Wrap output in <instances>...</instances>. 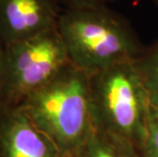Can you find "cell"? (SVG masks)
Segmentation results:
<instances>
[{"instance_id": "cell-1", "label": "cell", "mask_w": 158, "mask_h": 157, "mask_svg": "<svg viewBox=\"0 0 158 157\" xmlns=\"http://www.w3.org/2000/svg\"><path fill=\"white\" fill-rule=\"evenodd\" d=\"M19 107L66 157L75 154L96 129L90 75L72 62Z\"/></svg>"}, {"instance_id": "cell-2", "label": "cell", "mask_w": 158, "mask_h": 157, "mask_svg": "<svg viewBox=\"0 0 158 157\" xmlns=\"http://www.w3.org/2000/svg\"><path fill=\"white\" fill-rule=\"evenodd\" d=\"M57 29L69 61L90 76L145 50L131 23L108 6L63 9Z\"/></svg>"}, {"instance_id": "cell-3", "label": "cell", "mask_w": 158, "mask_h": 157, "mask_svg": "<svg viewBox=\"0 0 158 157\" xmlns=\"http://www.w3.org/2000/svg\"><path fill=\"white\" fill-rule=\"evenodd\" d=\"M90 80L96 129L140 151L151 104L135 60L93 73Z\"/></svg>"}, {"instance_id": "cell-4", "label": "cell", "mask_w": 158, "mask_h": 157, "mask_svg": "<svg viewBox=\"0 0 158 157\" xmlns=\"http://www.w3.org/2000/svg\"><path fill=\"white\" fill-rule=\"evenodd\" d=\"M69 62L57 28L4 46L0 106H19Z\"/></svg>"}, {"instance_id": "cell-5", "label": "cell", "mask_w": 158, "mask_h": 157, "mask_svg": "<svg viewBox=\"0 0 158 157\" xmlns=\"http://www.w3.org/2000/svg\"><path fill=\"white\" fill-rule=\"evenodd\" d=\"M63 8L56 0H0L3 47L57 28Z\"/></svg>"}, {"instance_id": "cell-6", "label": "cell", "mask_w": 158, "mask_h": 157, "mask_svg": "<svg viewBox=\"0 0 158 157\" xmlns=\"http://www.w3.org/2000/svg\"><path fill=\"white\" fill-rule=\"evenodd\" d=\"M0 157L66 156L19 106H0Z\"/></svg>"}, {"instance_id": "cell-7", "label": "cell", "mask_w": 158, "mask_h": 157, "mask_svg": "<svg viewBox=\"0 0 158 157\" xmlns=\"http://www.w3.org/2000/svg\"><path fill=\"white\" fill-rule=\"evenodd\" d=\"M70 157H140V154L133 146L95 129Z\"/></svg>"}, {"instance_id": "cell-8", "label": "cell", "mask_w": 158, "mask_h": 157, "mask_svg": "<svg viewBox=\"0 0 158 157\" xmlns=\"http://www.w3.org/2000/svg\"><path fill=\"white\" fill-rule=\"evenodd\" d=\"M135 63L150 104L158 108V42L144 50Z\"/></svg>"}, {"instance_id": "cell-9", "label": "cell", "mask_w": 158, "mask_h": 157, "mask_svg": "<svg viewBox=\"0 0 158 157\" xmlns=\"http://www.w3.org/2000/svg\"><path fill=\"white\" fill-rule=\"evenodd\" d=\"M140 157H158V108L150 105L147 133L139 151Z\"/></svg>"}, {"instance_id": "cell-10", "label": "cell", "mask_w": 158, "mask_h": 157, "mask_svg": "<svg viewBox=\"0 0 158 157\" xmlns=\"http://www.w3.org/2000/svg\"><path fill=\"white\" fill-rule=\"evenodd\" d=\"M63 9L108 6L112 0H56Z\"/></svg>"}, {"instance_id": "cell-11", "label": "cell", "mask_w": 158, "mask_h": 157, "mask_svg": "<svg viewBox=\"0 0 158 157\" xmlns=\"http://www.w3.org/2000/svg\"><path fill=\"white\" fill-rule=\"evenodd\" d=\"M3 51H4V47H3L2 43L0 42V96H1V82H2V61H3Z\"/></svg>"}, {"instance_id": "cell-12", "label": "cell", "mask_w": 158, "mask_h": 157, "mask_svg": "<svg viewBox=\"0 0 158 157\" xmlns=\"http://www.w3.org/2000/svg\"><path fill=\"white\" fill-rule=\"evenodd\" d=\"M150 1H151V2H153L154 4H155V5L157 6V7H158V0H150Z\"/></svg>"}]
</instances>
